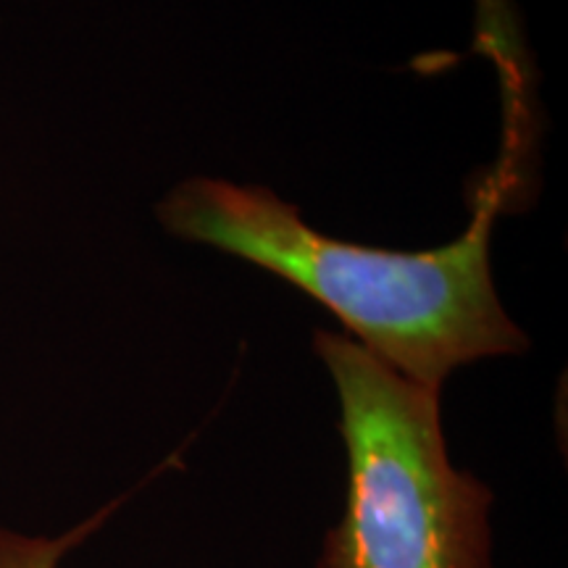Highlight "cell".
I'll return each instance as SVG.
<instances>
[{"label": "cell", "instance_id": "obj_1", "mask_svg": "<svg viewBox=\"0 0 568 568\" xmlns=\"http://www.w3.org/2000/svg\"><path fill=\"white\" fill-rule=\"evenodd\" d=\"M169 232L266 268L335 314L355 343L416 385L443 389L456 368L518 355L529 339L489 272V216L456 243L397 253L311 230L264 187L190 180L159 205Z\"/></svg>", "mask_w": 568, "mask_h": 568}, {"label": "cell", "instance_id": "obj_2", "mask_svg": "<svg viewBox=\"0 0 568 568\" xmlns=\"http://www.w3.org/2000/svg\"><path fill=\"white\" fill-rule=\"evenodd\" d=\"M314 351L337 389L347 456L345 510L316 568H495V495L450 460L439 389L337 332H316Z\"/></svg>", "mask_w": 568, "mask_h": 568}, {"label": "cell", "instance_id": "obj_3", "mask_svg": "<svg viewBox=\"0 0 568 568\" xmlns=\"http://www.w3.org/2000/svg\"><path fill=\"white\" fill-rule=\"evenodd\" d=\"M113 510H116V503L55 537L21 535V531L0 527V568H59L71 550L80 548L84 539L103 527Z\"/></svg>", "mask_w": 568, "mask_h": 568}]
</instances>
